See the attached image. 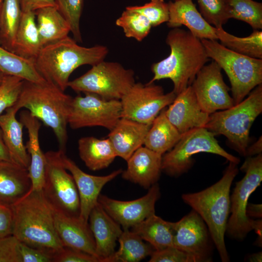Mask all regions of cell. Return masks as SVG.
I'll use <instances>...</instances> for the list:
<instances>
[{"instance_id":"7402d4cb","label":"cell","mask_w":262,"mask_h":262,"mask_svg":"<svg viewBox=\"0 0 262 262\" xmlns=\"http://www.w3.org/2000/svg\"><path fill=\"white\" fill-rule=\"evenodd\" d=\"M169 28L186 26L189 31L199 39L217 40L216 28L208 23L197 10L192 0H175L168 2Z\"/></svg>"},{"instance_id":"4dcf8cb0","label":"cell","mask_w":262,"mask_h":262,"mask_svg":"<svg viewBox=\"0 0 262 262\" xmlns=\"http://www.w3.org/2000/svg\"><path fill=\"white\" fill-rule=\"evenodd\" d=\"M165 109L153 120L143 145L162 156L176 145L181 135L166 116Z\"/></svg>"},{"instance_id":"4fadbf2b","label":"cell","mask_w":262,"mask_h":262,"mask_svg":"<svg viewBox=\"0 0 262 262\" xmlns=\"http://www.w3.org/2000/svg\"><path fill=\"white\" fill-rule=\"evenodd\" d=\"M84 94V96H77L72 99L67 120L70 128L100 126L111 131L121 117L120 100Z\"/></svg>"},{"instance_id":"836d02e7","label":"cell","mask_w":262,"mask_h":262,"mask_svg":"<svg viewBox=\"0 0 262 262\" xmlns=\"http://www.w3.org/2000/svg\"><path fill=\"white\" fill-rule=\"evenodd\" d=\"M217 40L228 49L253 58L262 59V32L253 30L248 36L240 37L230 34L222 27L216 28Z\"/></svg>"},{"instance_id":"cb8c5ba5","label":"cell","mask_w":262,"mask_h":262,"mask_svg":"<svg viewBox=\"0 0 262 262\" xmlns=\"http://www.w3.org/2000/svg\"><path fill=\"white\" fill-rule=\"evenodd\" d=\"M20 121L28 132L29 140L26 147L30 157L28 171L32 184L31 190H41L45 180L47 165L45 154L42 152L39 141L41 124L40 120L28 111H23L20 114Z\"/></svg>"},{"instance_id":"11a10c76","label":"cell","mask_w":262,"mask_h":262,"mask_svg":"<svg viewBox=\"0 0 262 262\" xmlns=\"http://www.w3.org/2000/svg\"></svg>"},{"instance_id":"2e32d148","label":"cell","mask_w":262,"mask_h":262,"mask_svg":"<svg viewBox=\"0 0 262 262\" xmlns=\"http://www.w3.org/2000/svg\"><path fill=\"white\" fill-rule=\"evenodd\" d=\"M158 183L151 186L147 193L137 199L122 201L100 195L98 203L123 229H130L155 213V204L160 197Z\"/></svg>"},{"instance_id":"e575fe53","label":"cell","mask_w":262,"mask_h":262,"mask_svg":"<svg viewBox=\"0 0 262 262\" xmlns=\"http://www.w3.org/2000/svg\"><path fill=\"white\" fill-rule=\"evenodd\" d=\"M22 15L20 0H3L0 14V45L12 52Z\"/></svg>"},{"instance_id":"bcb514c9","label":"cell","mask_w":262,"mask_h":262,"mask_svg":"<svg viewBox=\"0 0 262 262\" xmlns=\"http://www.w3.org/2000/svg\"><path fill=\"white\" fill-rule=\"evenodd\" d=\"M13 214L11 206L0 203V238L12 235Z\"/></svg>"},{"instance_id":"6da1fadb","label":"cell","mask_w":262,"mask_h":262,"mask_svg":"<svg viewBox=\"0 0 262 262\" xmlns=\"http://www.w3.org/2000/svg\"><path fill=\"white\" fill-rule=\"evenodd\" d=\"M165 42L170 48V54L151 65L153 76L147 83L169 79L173 83L172 91L177 95L191 85L209 58L201 40L189 31L172 28Z\"/></svg>"},{"instance_id":"d6986e66","label":"cell","mask_w":262,"mask_h":262,"mask_svg":"<svg viewBox=\"0 0 262 262\" xmlns=\"http://www.w3.org/2000/svg\"><path fill=\"white\" fill-rule=\"evenodd\" d=\"M89 225L94 238L96 254L102 262H110L123 229L98 203L91 211Z\"/></svg>"},{"instance_id":"277c9868","label":"cell","mask_w":262,"mask_h":262,"mask_svg":"<svg viewBox=\"0 0 262 262\" xmlns=\"http://www.w3.org/2000/svg\"><path fill=\"white\" fill-rule=\"evenodd\" d=\"M108 53L106 46L83 47L68 36L42 47L34 64L46 82L65 92L75 69L83 65H95L104 60Z\"/></svg>"},{"instance_id":"60d3db41","label":"cell","mask_w":262,"mask_h":262,"mask_svg":"<svg viewBox=\"0 0 262 262\" xmlns=\"http://www.w3.org/2000/svg\"><path fill=\"white\" fill-rule=\"evenodd\" d=\"M24 81L19 77L5 75L0 84V115L7 109L16 104Z\"/></svg>"},{"instance_id":"f6af8a7d","label":"cell","mask_w":262,"mask_h":262,"mask_svg":"<svg viewBox=\"0 0 262 262\" xmlns=\"http://www.w3.org/2000/svg\"><path fill=\"white\" fill-rule=\"evenodd\" d=\"M21 262H53L54 254L30 246L20 242Z\"/></svg>"},{"instance_id":"681fc988","label":"cell","mask_w":262,"mask_h":262,"mask_svg":"<svg viewBox=\"0 0 262 262\" xmlns=\"http://www.w3.org/2000/svg\"><path fill=\"white\" fill-rule=\"evenodd\" d=\"M262 136L252 145L248 146L246 150V156L253 157L262 153Z\"/></svg>"},{"instance_id":"7dc6e473","label":"cell","mask_w":262,"mask_h":262,"mask_svg":"<svg viewBox=\"0 0 262 262\" xmlns=\"http://www.w3.org/2000/svg\"><path fill=\"white\" fill-rule=\"evenodd\" d=\"M22 12H35L49 6H56L55 0H20Z\"/></svg>"},{"instance_id":"c3c4849f","label":"cell","mask_w":262,"mask_h":262,"mask_svg":"<svg viewBox=\"0 0 262 262\" xmlns=\"http://www.w3.org/2000/svg\"><path fill=\"white\" fill-rule=\"evenodd\" d=\"M246 213L248 217L258 219L262 217V205L261 204L248 203L246 208Z\"/></svg>"},{"instance_id":"f35d334b","label":"cell","mask_w":262,"mask_h":262,"mask_svg":"<svg viewBox=\"0 0 262 262\" xmlns=\"http://www.w3.org/2000/svg\"><path fill=\"white\" fill-rule=\"evenodd\" d=\"M200 14L205 20L214 27H222L230 19L225 0H196Z\"/></svg>"},{"instance_id":"d6a6232c","label":"cell","mask_w":262,"mask_h":262,"mask_svg":"<svg viewBox=\"0 0 262 262\" xmlns=\"http://www.w3.org/2000/svg\"><path fill=\"white\" fill-rule=\"evenodd\" d=\"M0 71L24 81L43 83L46 80L37 71L34 62L22 57L0 45Z\"/></svg>"},{"instance_id":"d4e9b609","label":"cell","mask_w":262,"mask_h":262,"mask_svg":"<svg viewBox=\"0 0 262 262\" xmlns=\"http://www.w3.org/2000/svg\"><path fill=\"white\" fill-rule=\"evenodd\" d=\"M31 187L27 169L12 161H0V203L11 206Z\"/></svg>"},{"instance_id":"f907efd6","label":"cell","mask_w":262,"mask_h":262,"mask_svg":"<svg viewBox=\"0 0 262 262\" xmlns=\"http://www.w3.org/2000/svg\"><path fill=\"white\" fill-rule=\"evenodd\" d=\"M0 161H12L9 153L4 142L0 128Z\"/></svg>"},{"instance_id":"5b68a950","label":"cell","mask_w":262,"mask_h":262,"mask_svg":"<svg viewBox=\"0 0 262 262\" xmlns=\"http://www.w3.org/2000/svg\"><path fill=\"white\" fill-rule=\"evenodd\" d=\"M73 98L47 82L24 81L16 104L18 111L24 108L54 132L59 149L65 151L67 140L68 116Z\"/></svg>"},{"instance_id":"ee69618b","label":"cell","mask_w":262,"mask_h":262,"mask_svg":"<svg viewBox=\"0 0 262 262\" xmlns=\"http://www.w3.org/2000/svg\"><path fill=\"white\" fill-rule=\"evenodd\" d=\"M53 262H102L98 257L82 251L64 247L56 253Z\"/></svg>"},{"instance_id":"52a82bcc","label":"cell","mask_w":262,"mask_h":262,"mask_svg":"<svg viewBox=\"0 0 262 262\" xmlns=\"http://www.w3.org/2000/svg\"><path fill=\"white\" fill-rule=\"evenodd\" d=\"M201 41L209 58L226 73L234 104L240 102L254 88L262 84V59L235 52L216 40L203 39Z\"/></svg>"},{"instance_id":"8992f818","label":"cell","mask_w":262,"mask_h":262,"mask_svg":"<svg viewBox=\"0 0 262 262\" xmlns=\"http://www.w3.org/2000/svg\"><path fill=\"white\" fill-rule=\"evenodd\" d=\"M262 112V84L248 96L231 107L210 115L204 128L216 135L225 136L232 147L246 156L250 128Z\"/></svg>"},{"instance_id":"ffe728a7","label":"cell","mask_w":262,"mask_h":262,"mask_svg":"<svg viewBox=\"0 0 262 262\" xmlns=\"http://www.w3.org/2000/svg\"><path fill=\"white\" fill-rule=\"evenodd\" d=\"M53 211L56 230L63 246L98 257L94 238L88 222L79 216L68 215Z\"/></svg>"},{"instance_id":"ac0fdd59","label":"cell","mask_w":262,"mask_h":262,"mask_svg":"<svg viewBox=\"0 0 262 262\" xmlns=\"http://www.w3.org/2000/svg\"><path fill=\"white\" fill-rule=\"evenodd\" d=\"M165 114L181 134L193 129L204 128L210 116L200 107L191 85L176 95L165 109Z\"/></svg>"},{"instance_id":"7c38bea8","label":"cell","mask_w":262,"mask_h":262,"mask_svg":"<svg viewBox=\"0 0 262 262\" xmlns=\"http://www.w3.org/2000/svg\"><path fill=\"white\" fill-rule=\"evenodd\" d=\"M176 95L173 91L164 94L163 88L154 83L135 82L120 100L121 117L151 125Z\"/></svg>"},{"instance_id":"74e56055","label":"cell","mask_w":262,"mask_h":262,"mask_svg":"<svg viewBox=\"0 0 262 262\" xmlns=\"http://www.w3.org/2000/svg\"><path fill=\"white\" fill-rule=\"evenodd\" d=\"M55 1L57 8L68 23L74 39L77 42H82L80 19L84 0H55Z\"/></svg>"},{"instance_id":"7bdbcfd3","label":"cell","mask_w":262,"mask_h":262,"mask_svg":"<svg viewBox=\"0 0 262 262\" xmlns=\"http://www.w3.org/2000/svg\"><path fill=\"white\" fill-rule=\"evenodd\" d=\"M20 244L13 235L0 238V262H21Z\"/></svg>"},{"instance_id":"d590c367","label":"cell","mask_w":262,"mask_h":262,"mask_svg":"<svg viewBox=\"0 0 262 262\" xmlns=\"http://www.w3.org/2000/svg\"><path fill=\"white\" fill-rule=\"evenodd\" d=\"M230 18L248 24L253 30L262 29V3L253 0H225Z\"/></svg>"},{"instance_id":"83f0119b","label":"cell","mask_w":262,"mask_h":262,"mask_svg":"<svg viewBox=\"0 0 262 262\" xmlns=\"http://www.w3.org/2000/svg\"><path fill=\"white\" fill-rule=\"evenodd\" d=\"M35 14L42 47L68 36L70 26L56 7L39 9L35 12Z\"/></svg>"},{"instance_id":"5bb4252c","label":"cell","mask_w":262,"mask_h":262,"mask_svg":"<svg viewBox=\"0 0 262 262\" xmlns=\"http://www.w3.org/2000/svg\"><path fill=\"white\" fill-rule=\"evenodd\" d=\"M191 85L200 107L209 115L234 105L221 68L214 61L202 67Z\"/></svg>"},{"instance_id":"f5cc1de1","label":"cell","mask_w":262,"mask_h":262,"mask_svg":"<svg viewBox=\"0 0 262 262\" xmlns=\"http://www.w3.org/2000/svg\"><path fill=\"white\" fill-rule=\"evenodd\" d=\"M5 74L0 71V84L2 82Z\"/></svg>"},{"instance_id":"b9f144b4","label":"cell","mask_w":262,"mask_h":262,"mask_svg":"<svg viewBox=\"0 0 262 262\" xmlns=\"http://www.w3.org/2000/svg\"><path fill=\"white\" fill-rule=\"evenodd\" d=\"M150 256L149 262H196L192 255L174 246L154 250Z\"/></svg>"},{"instance_id":"7a4b0ae2","label":"cell","mask_w":262,"mask_h":262,"mask_svg":"<svg viewBox=\"0 0 262 262\" xmlns=\"http://www.w3.org/2000/svg\"><path fill=\"white\" fill-rule=\"evenodd\" d=\"M11 208L12 235L19 241L54 254L63 249L55 227L53 211L42 189H31Z\"/></svg>"},{"instance_id":"4316f807","label":"cell","mask_w":262,"mask_h":262,"mask_svg":"<svg viewBox=\"0 0 262 262\" xmlns=\"http://www.w3.org/2000/svg\"><path fill=\"white\" fill-rule=\"evenodd\" d=\"M78 150L82 160L92 171L108 167L117 157L108 138L82 137L78 141Z\"/></svg>"},{"instance_id":"30bf717a","label":"cell","mask_w":262,"mask_h":262,"mask_svg":"<svg viewBox=\"0 0 262 262\" xmlns=\"http://www.w3.org/2000/svg\"><path fill=\"white\" fill-rule=\"evenodd\" d=\"M240 169L245 173L242 179L236 182L230 196V215L226 232L238 241L243 240L253 230L255 220L247 216L246 208L250 196L262 181V154L247 157Z\"/></svg>"},{"instance_id":"1f68e13d","label":"cell","mask_w":262,"mask_h":262,"mask_svg":"<svg viewBox=\"0 0 262 262\" xmlns=\"http://www.w3.org/2000/svg\"><path fill=\"white\" fill-rule=\"evenodd\" d=\"M119 248L110 262H138L150 256L154 249L130 229H123L118 241Z\"/></svg>"},{"instance_id":"db71d44e","label":"cell","mask_w":262,"mask_h":262,"mask_svg":"<svg viewBox=\"0 0 262 262\" xmlns=\"http://www.w3.org/2000/svg\"><path fill=\"white\" fill-rule=\"evenodd\" d=\"M3 0H0V14L1 12V9L2 5Z\"/></svg>"},{"instance_id":"44dd1931","label":"cell","mask_w":262,"mask_h":262,"mask_svg":"<svg viewBox=\"0 0 262 262\" xmlns=\"http://www.w3.org/2000/svg\"><path fill=\"white\" fill-rule=\"evenodd\" d=\"M162 155L145 146L138 148L127 161L123 179L149 189L157 183L162 170Z\"/></svg>"},{"instance_id":"603a6c76","label":"cell","mask_w":262,"mask_h":262,"mask_svg":"<svg viewBox=\"0 0 262 262\" xmlns=\"http://www.w3.org/2000/svg\"><path fill=\"white\" fill-rule=\"evenodd\" d=\"M151 125L121 117L108 135L116 156L127 161L144 145Z\"/></svg>"},{"instance_id":"ab89813d","label":"cell","mask_w":262,"mask_h":262,"mask_svg":"<svg viewBox=\"0 0 262 262\" xmlns=\"http://www.w3.org/2000/svg\"><path fill=\"white\" fill-rule=\"evenodd\" d=\"M126 8L140 13L156 27L167 22L169 18L168 3L164 0H150L142 5L129 6Z\"/></svg>"},{"instance_id":"8fae6325","label":"cell","mask_w":262,"mask_h":262,"mask_svg":"<svg viewBox=\"0 0 262 262\" xmlns=\"http://www.w3.org/2000/svg\"><path fill=\"white\" fill-rule=\"evenodd\" d=\"M62 151H49L45 154L47 165L43 194L52 209L62 213L79 216L80 199L71 174L62 160Z\"/></svg>"},{"instance_id":"e0dca14e","label":"cell","mask_w":262,"mask_h":262,"mask_svg":"<svg viewBox=\"0 0 262 262\" xmlns=\"http://www.w3.org/2000/svg\"><path fill=\"white\" fill-rule=\"evenodd\" d=\"M62 160L66 169L72 176L80 199L79 217L88 222L90 213L98 202L100 192L104 186L122 173V170H115L105 176L88 174L81 169L75 163L62 152Z\"/></svg>"},{"instance_id":"816d5d0a","label":"cell","mask_w":262,"mask_h":262,"mask_svg":"<svg viewBox=\"0 0 262 262\" xmlns=\"http://www.w3.org/2000/svg\"><path fill=\"white\" fill-rule=\"evenodd\" d=\"M262 253L259 252L250 255L248 258V261L251 262H262Z\"/></svg>"},{"instance_id":"f1b7e54d","label":"cell","mask_w":262,"mask_h":262,"mask_svg":"<svg viewBox=\"0 0 262 262\" xmlns=\"http://www.w3.org/2000/svg\"><path fill=\"white\" fill-rule=\"evenodd\" d=\"M131 229L155 250L174 246V222L165 221L155 213Z\"/></svg>"},{"instance_id":"f546056e","label":"cell","mask_w":262,"mask_h":262,"mask_svg":"<svg viewBox=\"0 0 262 262\" xmlns=\"http://www.w3.org/2000/svg\"><path fill=\"white\" fill-rule=\"evenodd\" d=\"M42 48L35 12H22L15 39L13 52L34 62Z\"/></svg>"},{"instance_id":"ba28073f","label":"cell","mask_w":262,"mask_h":262,"mask_svg":"<svg viewBox=\"0 0 262 262\" xmlns=\"http://www.w3.org/2000/svg\"><path fill=\"white\" fill-rule=\"evenodd\" d=\"M200 152L218 155L238 164L240 159L224 150L213 133L205 128L189 130L181 134L176 145L162 156V170L167 175L178 177L192 167V156Z\"/></svg>"},{"instance_id":"9a60e30c","label":"cell","mask_w":262,"mask_h":262,"mask_svg":"<svg viewBox=\"0 0 262 262\" xmlns=\"http://www.w3.org/2000/svg\"><path fill=\"white\" fill-rule=\"evenodd\" d=\"M211 240L205 223L193 209L174 222V246L192 255L196 262L211 261Z\"/></svg>"},{"instance_id":"8d00e7d4","label":"cell","mask_w":262,"mask_h":262,"mask_svg":"<svg viewBox=\"0 0 262 262\" xmlns=\"http://www.w3.org/2000/svg\"><path fill=\"white\" fill-rule=\"evenodd\" d=\"M115 24L120 27L128 38L143 41L149 33L152 25L143 15L127 8L116 19Z\"/></svg>"},{"instance_id":"484cf974","label":"cell","mask_w":262,"mask_h":262,"mask_svg":"<svg viewBox=\"0 0 262 262\" xmlns=\"http://www.w3.org/2000/svg\"><path fill=\"white\" fill-rule=\"evenodd\" d=\"M17 110L13 106L0 115V128L11 161L28 169L30 157L23 140V123L16 118Z\"/></svg>"},{"instance_id":"9c48e42d","label":"cell","mask_w":262,"mask_h":262,"mask_svg":"<svg viewBox=\"0 0 262 262\" xmlns=\"http://www.w3.org/2000/svg\"><path fill=\"white\" fill-rule=\"evenodd\" d=\"M134 76L131 69L117 62L103 60L70 81L68 87L76 92L93 93L108 100H120L135 83Z\"/></svg>"},{"instance_id":"3957f363","label":"cell","mask_w":262,"mask_h":262,"mask_svg":"<svg viewBox=\"0 0 262 262\" xmlns=\"http://www.w3.org/2000/svg\"><path fill=\"white\" fill-rule=\"evenodd\" d=\"M238 173L237 164L229 162L222 177L202 191L183 194L184 203L197 212L205 223L223 262L229 261L225 234L230 213V189Z\"/></svg>"}]
</instances>
